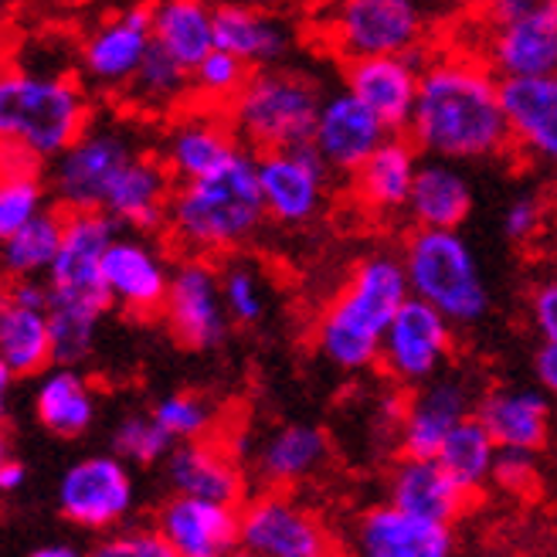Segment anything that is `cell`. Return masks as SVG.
<instances>
[{"instance_id":"cell-27","label":"cell","mask_w":557,"mask_h":557,"mask_svg":"<svg viewBox=\"0 0 557 557\" xmlns=\"http://www.w3.org/2000/svg\"><path fill=\"white\" fill-rule=\"evenodd\" d=\"M476 418L490 429L499 449L541 453L554 425L550 392H544V387H520V384L490 387V392L480 395Z\"/></svg>"},{"instance_id":"cell-7","label":"cell","mask_w":557,"mask_h":557,"mask_svg":"<svg viewBox=\"0 0 557 557\" xmlns=\"http://www.w3.org/2000/svg\"><path fill=\"white\" fill-rule=\"evenodd\" d=\"M144 153L139 133L123 116H92L75 144L48 166L51 201L62 211H102L120 174Z\"/></svg>"},{"instance_id":"cell-22","label":"cell","mask_w":557,"mask_h":557,"mask_svg":"<svg viewBox=\"0 0 557 557\" xmlns=\"http://www.w3.org/2000/svg\"><path fill=\"white\" fill-rule=\"evenodd\" d=\"M387 136H392V129L344 86L337 92L323 96L310 144L326 160L333 174L350 177Z\"/></svg>"},{"instance_id":"cell-44","label":"cell","mask_w":557,"mask_h":557,"mask_svg":"<svg viewBox=\"0 0 557 557\" xmlns=\"http://www.w3.org/2000/svg\"><path fill=\"white\" fill-rule=\"evenodd\" d=\"M544 228V205L534 194H520L513 198L504 211V235L513 242V245H527L534 242L537 232Z\"/></svg>"},{"instance_id":"cell-4","label":"cell","mask_w":557,"mask_h":557,"mask_svg":"<svg viewBox=\"0 0 557 557\" xmlns=\"http://www.w3.org/2000/svg\"><path fill=\"white\" fill-rule=\"evenodd\" d=\"M86 78L59 65L17 62L0 78V136L21 160L51 163L92 123Z\"/></svg>"},{"instance_id":"cell-3","label":"cell","mask_w":557,"mask_h":557,"mask_svg":"<svg viewBox=\"0 0 557 557\" xmlns=\"http://www.w3.org/2000/svg\"><path fill=\"white\" fill-rule=\"evenodd\" d=\"M411 299L405 259L395 252H371L360 259L347 283L326 302L313 326V344L330 368L360 374L377 368L384 330Z\"/></svg>"},{"instance_id":"cell-24","label":"cell","mask_w":557,"mask_h":557,"mask_svg":"<svg viewBox=\"0 0 557 557\" xmlns=\"http://www.w3.org/2000/svg\"><path fill=\"white\" fill-rule=\"evenodd\" d=\"M166 486L184 496L214 499V504H245V472L228 445L214 438L177 442L163 459Z\"/></svg>"},{"instance_id":"cell-17","label":"cell","mask_w":557,"mask_h":557,"mask_svg":"<svg viewBox=\"0 0 557 557\" xmlns=\"http://www.w3.org/2000/svg\"><path fill=\"white\" fill-rule=\"evenodd\" d=\"M344 550L347 557H456V531L384 499L350 520Z\"/></svg>"},{"instance_id":"cell-40","label":"cell","mask_w":557,"mask_h":557,"mask_svg":"<svg viewBox=\"0 0 557 557\" xmlns=\"http://www.w3.org/2000/svg\"><path fill=\"white\" fill-rule=\"evenodd\" d=\"M221 293H225L228 317L238 326H256L262 323L269 310V293L265 278L252 262H225L221 265Z\"/></svg>"},{"instance_id":"cell-28","label":"cell","mask_w":557,"mask_h":557,"mask_svg":"<svg viewBox=\"0 0 557 557\" xmlns=\"http://www.w3.org/2000/svg\"><path fill=\"white\" fill-rule=\"evenodd\" d=\"M384 499L408 513L438 523H456L466 510L469 493L453 480L438 456H401L384 483Z\"/></svg>"},{"instance_id":"cell-8","label":"cell","mask_w":557,"mask_h":557,"mask_svg":"<svg viewBox=\"0 0 557 557\" xmlns=\"http://www.w3.org/2000/svg\"><path fill=\"white\" fill-rule=\"evenodd\" d=\"M320 35L344 62L377 54H422L429 11L422 0H326Z\"/></svg>"},{"instance_id":"cell-38","label":"cell","mask_w":557,"mask_h":557,"mask_svg":"<svg viewBox=\"0 0 557 557\" xmlns=\"http://www.w3.org/2000/svg\"><path fill=\"white\" fill-rule=\"evenodd\" d=\"M51 184L41 174V163L11 157L4 160V177H0V238H8L32 218L48 211Z\"/></svg>"},{"instance_id":"cell-2","label":"cell","mask_w":557,"mask_h":557,"mask_svg":"<svg viewBox=\"0 0 557 557\" xmlns=\"http://www.w3.org/2000/svg\"><path fill=\"white\" fill-rule=\"evenodd\" d=\"M265 221L259 157L238 147L211 174L177 184L166 235L184 256L218 259L252 245Z\"/></svg>"},{"instance_id":"cell-32","label":"cell","mask_w":557,"mask_h":557,"mask_svg":"<svg viewBox=\"0 0 557 557\" xmlns=\"http://www.w3.org/2000/svg\"><path fill=\"white\" fill-rule=\"evenodd\" d=\"M214 11L211 0H150L153 45L194 72L218 48Z\"/></svg>"},{"instance_id":"cell-11","label":"cell","mask_w":557,"mask_h":557,"mask_svg":"<svg viewBox=\"0 0 557 557\" xmlns=\"http://www.w3.org/2000/svg\"><path fill=\"white\" fill-rule=\"evenodd\" d=\"M456 350V323L432 302L411 296L384 330L377 368L401 387H418L449 368Z\"/></svg>"},{"instance_id":"cell-49","label":"cell","mask_w":557,"mask_h":557,"mask_svg":"<svg viewBox=\"0 0 557 557\" xmlns=\"http://www.w3.org/2000/svg\"><path fill=\"white\" fill-rule=\"evenodd\" d=\"M129 554V534H109L99 544H92V550H86V557H126Z\"/></svg>"},{"instance_id":"cell-29","label":"cell","mask_w":557,"mask_h":557,"mask_svg":"<svg viewBox=\"0 0 557 557\" xmlns=\"http://www.w3.org/2000/svg\"><path fill=\"white\" fill-rule=\"evenodd\" d=\"M214 41L218 48L232 51L248 69H269L278 65L293 51L296 32L278 11L225 4L221 0L214 11Z\"/></svg>"},{"instance_id":"cell-37","label":"cell","mask_w":557,"mask_h":557,"mask_svg":"<svg viewBox=\"0 0 557 557\" xmlns=\"http://www.w3.org/2000/svg\"><path fill=\"white\" fill-rule=\"evenodd\" d=\"M65 235V211H41L4 238V272L11 278H45Z\"/></svg>"},{"instance_id":"cell-53","label":"cell","mask_w":557,"mask_h":557,"mask_svg":"<svg viewBox=\"0 0 557 557\" xmlns=\"http://www.w3.org/2000/svg\"><path fill=\"white\" fill-rule=\"evenodd\" d=\"M54 4H65V8H72V4H82V0H54Z\"/></svg>"},{"instance_id":"cell-21","label":"cell","mask_w":557,"mask_h":557,"mask_svg":"<svg viewBox=\"0 0 557 557\" xmlns=\"http://www.w3.org/2000/svg\"><path fill=\"white\" fill-rule=\"evenodd\" d=\"M422 54L354 59L344 62V86L392 133H408L418 102V82H422Z\"/></svg>"},{"instance_id":"cell-25","label":"cell","mask_w":557,"mask_h":557,"mask_svg":"<svg viewBox=\"0 0 557 557\" xmlns=\"http://www.w3.org/2000/svg\"><path fill=\"white\" fill-rule=\"evenodd\" d=\"M504 106L513 150L557 171V72L537 78H504Z\"/></svg>"},{"instance_id":"cell-13","label":"cell","mask_w":557,"mask_h":557,"mask_svg":"<svg viewBox=\"0 0 557 557\" xmlns=\"http://www.w3.org/2000/svg\"><path fill=\"white\" fill-rule=\"evenodd\" d=\"M171 337L187 350H214L228 337V306L221 293V269L205 256H184L174 262L171 293L163 313Z\"/></svg>"},{"instance_id":"cell-47","label":"cell","mask_w":557,"mask_h":557,"mask_svg":"<svg viewBox=\"0 0 557 557\" xmlns=\"http://www.w3.org/2000/svg\"><path fill=\"white\" fill-rule=\"evenodd\" d=\"M534 374L544 392H550L557 398V344H541V350L534 357Z\"/></svg>"},{"instance_id":"cell-48","label":"cell","mask_w":557,"mask_h":557,"mask_svg":"<svg viewBox=\"0 0 557 557\" xmlns=\"http://www.w3.org/2000/svg\"><path fill=\"white\" fill-rule=\"evenodd\" d=\"M27 483V469L21 459H4L0 462V490L4 493H17Z\"/></svg>"},{"instance_id":"cell-30","label":"cell","mask_w":557,"mask_h":557,"mask_svg":"<svg viewBox=\"0 0 557 557\" xmlns=\"http://www.w3.org/2000/svg\"><path fill=\"white\" fill-rule=\"evenodd\" d=\"M330 459V442L317 425L289 422L272 429L252 456L259 480L269 490H289L299 486L323 469Z\"/></svg>"},{"instance_id":"cell-39","label":"cell","mask_w":557,"mask_h":557,"mask_svg":"<svg viewBox=\"0 0 557 557\" xmlns=\"http://www.w3.org/2000/svg\"><path fill=\"white\" fill-rule=\"evenodd\" d=\"M174 438L166 432L153 411H133L113 429V453L129 466H157L171 456Z\"/></svg>"},{"instance_id":"cell-19","label":"cell","mask_w":557,"mask_h":557,"mask_svg":"<svg viewBox=\"0 0 557 557\" xmlns=\"http://www.w3.org/2000/svg\"><path fill=\"white\" fill-rule=\"evenodd\" d=\"M153 531L177 557H238L242 507L174 493L157 507Z\"/></svg>"},{"instance_id":"cell-15","label":"cell","mask_w":557,"mask_h":557,"mask_svg":"<svg viewBox=\"0 0 557 557\" xmlns=\"http://www.w3.org/2000/svg\"><path fill=\"white\" fill-rule=\"evenodd\" d=\"M333 171L313 144L259 153V184L269 221L283 228H302L320 218L330 198Z\"/></svg>"},{"instance_id":"cell-34","label":"cell","mask_w":557,"mask_h":557,"mask_svg":"<svg viewBox=\"0 0 557 557\" xmlns=\"http://www.w3.org/2000/svg\"><path fill=\"white\" fill-rule=\"evenodd\" d=\"M54 364L51 320L45 306L0 302V371L11 377H38Z\"/></svg>"},{"instance_id":"cell-33","label":"cell","mask_w":557,"mask_h":557,"mask_svg":"<svg viewBox=\"0 0 557 557\" xmlns=\"http://www.w3.org/2000/svg\"><path fill=\"white\" fill-rule=\"evenodd\" d=\"M96 392L72 364H54L38 374L35 387V418L38 425L59 438L86 435L96 422Z\"/></svg>"},{"instance_id":"cell-20","label":"cell","mask_w":557,"mask_h":557,"mask_svg":"<svg viewBox=\"0 0 557 557\" xmlns=\"http://www.w3.org/2000/svg\"><path fill=\"white\" fill-rule=\"evenodd\" d=\"M242 144L232 133L228 116L218 106H187L181 113L166 116V126L157 139V157L177 184L211 174L225 163Z\"/></svg>"},{"instance_id":"cell-5","label":"cell","mask_w":557,"mask_h":557,"mask_svg":"<svg viewBox=\"0 0 557 557\" xmlns=\"http://www.w3.org/2000/svg\"><path fill=\"white\" fill-rule=\"evenodd\" d=\"M323 89L313 75L269 65L256 69L242 92L221 109L228 116L235 139L252 153H272L310 144Z\"/></svg>"},{"instance_id":"cell-31","label":"cell","mask_w":557,"mask_h":557,"mask_svg":"<svg viewBox=\"0 0 557 557\" xmlns=\"http://www.w3.org/2000/svg\"><path fill=\"white\" fill-rule=\"evenodd\" d=\"M472 211V184L456 160L429 157L418 166L408 218L411 228H462Z\"/></svg>"},{"instance_id":"cell-16","label":"cell","mask_w":557,"mask_h":557,"mask_svg":"<svg viewBox=\"0 0 557 557\" xmlns=\"http://www.w3.org/2000/svg\"><path fill=\"white\" fill-rule=\"evenodd\" d=\"M174 265L166 262L163 248L144 232H120L102 259V283L109 302L126 317L147 320L163 313L171 293Z\"/></svg>"},{"instance_id":"cell-12","label":"cell","mask_w":557,"mask_h":557,"mask_svg":"<svg viewBox=\"0 0 557 557\" xmlns=\"http://www.w3.org/2000/svg\"><path fill=\"white\" fill-rule=\"evenodd\" d=\"M136 507V483L129 462L116 453H96L65 469L59 483V510L82 531H113Z\"/></svg>"},{"instance_id":"cell-1","label":"cell","mask_w":557,"mask_h":557,"mask_svg":"<svg viewBox=\"0 0 557 557\" xmlns=\"http://www.w3.org/2000/svg\"><path fill=\"white\" fill-rule=\"evenodd\" d=\"M408 136L425 157L456 163L499 160L513 150L499 78L480 51L425 59Z\"/></svg>"},{"instance_id":"cell-45","label":"cell","mask_w":557,"mask_h":557,"mask_svg":"<svg viewBox=\"0 0 557 557\" xmlns=\"http://www.w3.org/2000/svg\"><path fill=\"white\" fill-rule=\"evenodd\" d=\"M527 313L541 344H557V275H547L527 296Z\"/></svg>"},{"instance_id":"cell-9","label":"cell","mask_w":557,"mask_h":557,"mask_svg":"<svg viewBox=\"0 0 557 557\" xmlns=\"http://www.w3.org/2000/svg\"><path fill=\"white\" fill-rule=\"evenodd\" d=\"M476 51L499 78L557 72V0H496L480 14Z\"/></svg>"},{"instance_id":"cell-14","label":"cell","mask_w":557,"mask_h":557,"mask_svg":"<svg viewBox=\"0 0 557 557\" xmlns=\"http://www.w3.org/2000/svg\"><path fill=\"white\" fill-rule=\"evenodd\" d=\"M153 51V17L150 4H133L92 24L78 45V72L89 89L123 92L129 78Z\"/></svg>"},{"instance_id":"cell-42","label":"cell","mask_w":557,"mask_h":557,"mask_svg":"<svg viewBox=\"0 0 557 557\" xmlns=\"http://www.w3.org/2000/svg\"><path fill=\"white\" fill-rule=\"evenodd\" d=\"M157 422L171 432L174 442H194V438H211L214 429V405L205 395H194V392H174V395H163L153 408Z\"/></svg>"},{"instance_id":"cell-6","label":"cell","mask_w":557,"mask_h":557,"mask_svg":"<svg viewBox=\"0 0 557 557\" xmlns=\"http://www.w3.org/2000/svg\"><path fill=\"white\" fill-rule=\"evenodd\" d=\"M411 296L432 302L456 326L490 313V286L459 228H411L401 245Z\"/></svg>"},{"instance_id":"cell-46","label":"cell","mask_w":557,"mask_h":557,"mask_svg":"<svg viewBox=\"0 0 557 557\" xmlns=\"http://www.w3.org/2000/svg\"><path fill=\"white\" fill-rule=\"evenodd\" d=\"M129 534V554L126 557H177L171 550V544H166L153 527H144V531H126Z\"/></svg>"},{"instance_id":"cell-50","label":"cell","mask_w":557,"mask_h":557,"mask_svg":"<svg viewBox=\"0 0 557 557\" xmlns=\"http://www.w3.org/2000/svg\"><path fill=\"white\" fill-rule=\"evenodd\" d=\"M27 557H86L82 550H75L72 544H41V547H35Z\"/></svg>"},{"instance_id":"cell-35","label":"cell","mask_w":557,"mask_h":557,"mask_svg":"<svg viewBox=\"0 0 557 557\" xmlns=\"http://www.w3.org/2000/svg\"><path fill=\"white\" fill-rule=\"evenodd\" d=\"M120 96L139 116H174L187 99H194V78L190 69H184L177 59L153 45L147 62L139 65V72L129 78V86Z\"/></svg>"},{"instance_id":"cell-26","label":"cell","mask_w":557,"mask_h":557,"mask_svg":"<svg viewBox=\"0 0 557 557\" xmlns=\"http://www.w3.org/2000/svg\"><path fill=\"white\" fill-rule=\"evenodd\" d=\"M177 181L166 171L157 150H144L126 171L120 174L116 187L106 198V214L116 221L123 232H144L153 235L166 228V214H171Z\"/></svg>"},{"instance_id":"cell-36","label":"cell","mask_w":557,"mask_h":557,"mask_svg":"<svg viewBox=\"0 0 557 557\" xmlns=\"http://www.w3.org/2000/svg\"><path fill=\"white\" fill-rule=\"evenodd\" d=\"M496 456H499V445L476 414H469L466 422H459L438 449V462L453 472V480L469 496L480 493L486 483H493Z\"/></svg>"},{"instance_id":"cell-18","label":"cell","mask_w":557,"mask_h":557,"mask_svg":"<svg viewBox=\"0 0 557 557\" xmlns=\"http://www.w3.org/2000/svg\"><path fill=\"white\" fill-rule=\"evenodd\" d=\"M476 387L459 371H442L432 381L411 387L398 414L401 456H438L453 429L476 414Z\"/></svg>"},{"instance_id":"cell-41","label":"cell","mask_w":557,"mask_h":557,"mask_svg":"<svg viewBox=\"0 0 557 557\" xmlns=\"http://www.w3.org/2000/svg\"><path fill=\"white\" fill-rule=\"evenodd\" d=\"M248 75H252V69H248L242 59H235V54L225 51V48H214L208 59L190 72V78H194V102L225 109L242 92Z\"/></svg>"},{"instance_id":"cell-23","label":"cell","mask_w":557,"mask_h":557,"mask_svg":"<svg viewBox=\"0 0 557 557\" xmlns=\"http://www.w3.org/2000/svg\"><path fill=\"white\" fill-rule=\"evenodd\" d=\"M418 153L422 150L414 147V139L408 133L387 136L384 144L350 174L354 205L377 221L408 211L418 166H422Z\"/></svg>"},{"instance_id":"cell-51","label":"cell","mask_w":557,"mask_h":557,"mask_svg":"<svg viewBox=\"0 0 557 557\" xmlns=\"http://www.w3.org/2000/svg\"><path fill=\"white\" fill-rule=\"evenodd\" d=\"M225 4H245V8H262V11H278L286 0H225Z\"/></svg>"},{"instance_id":"cell-52","label":"cell","mask_w":557,"mask_h":557,"mask_svg":"<svg viewBox=\"0 0 557 557\" xmlns=\"http://www.w3.org/2000/svg\"><path fill=\"white\" fill-rule=\"evenodd\" d=\"M459 8H466V11H472V14H483V11H490L496 0H456Z\"/></svg>"},{"instance_id":"cell-43","label":"cell","mask_w":557,"mask_h":557,"mask_svg":"<svg viewBox=\"0 0 557 557\" xmlns=\"http://www.w3.org/2000/svg\"><path fill=\"white\" fill-rule=\"evenodd\" d=\"M541 483V462L531 449H499L496 469H493V486H499L510 496L534 493Z\"/></svg>"},{"instance_id":"cell-10","label":"cell","mask_w":557,"mask_h":557,"mask_svg":"<svg viewBox=\"0 0 557 557\" xmlns=\"http://www.w3.org/2000/svg\"><path fill=\"white\" fill-rule=\"evenodd\" d=\"M330 527L286 490H265L242 504L238 557H341Z\"/></svg>"}]
</instances>
